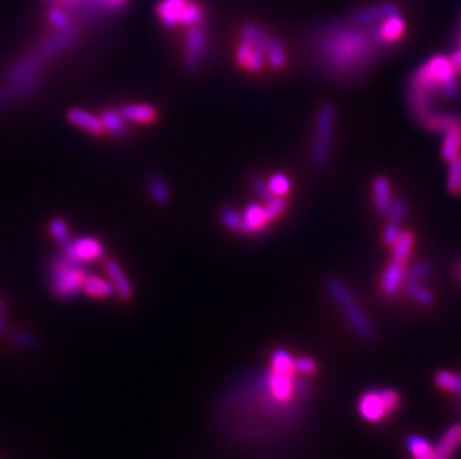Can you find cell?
<instances>
[{
	"instance_id": "obj_14",
	"label": "cell",
	"mask_w": 461,
	"mask_h": 459,
	"mask_svg": "<svg viewBox=\"0 0 461 459\" xmlns=\"http://www.w3.org/2000/svg\"><path fill=\"white\" fill-rule=\"evenodd\" d=\"M373 202L376 211L382 215H387L391 203H393V194H391V185L388 182V179L384 176H378L373 180Z\"/></svg>"
},
{
	"instance_id": "obj_21",
	"label": "cell",
	"mask_w": 461,
	"mask_h": 459,
	"mask_svg": "<svg viewBox=\"0 0 461 459\" xmlns=\"http://www.w3.org/2000/svg\"><path fill=\"white\" fill-rule=\"evenodd\" d=\"M424 127L430 132L435 133H445L446 130H450L451 127L457 124H461V117L457 114H439V112H433L428 115L424 121Z\"/></svg>"
},
{
	"instance_id": "obj_29",
	"label": "cell",
	"mask_w": 461,
	"mask_h": 459,
	"mask_svg": "<svg viewBox=\"0 0 461 459\" xmlns=\"http://www.w3.org/2000/svg\"><path fill=\"white\" fill-rule=\"evenodd\" d=\"M266 57H268L271 66L275 67V69H281L285 64L284 47H283L281 42H279L273 36H269L268 47H266Z\"/></svg>"
},
{
	"instance_id": "obj_36",
	"label": "cell",
	"mask_w": 461,
	"mask_h": 459,
	"mask_svg": "<svg viewBox=\"0 0 461 459\" xmlns=\"http://www.w3.org/2000/svg\"><path fill=\"white\" fill-rule=\"evenodd\" d=\"M50 231L52 234V238L57 240L62 246H64L66 243L71 242V234H69V228L67 224L60 219V218H54L50 222Z\"/></svg>"
},
{
	"instance_id": "obj_32",
	"label": "cell",
	"mask_w": 461,
	"mask_h": 459,
	"mask_svg": "<svg viewBox=\"0 0 461 459\" xmlns=\"http://www.w3.org/2000/svg\"><path fill=\"white\" fill-rule=\"evenodd\" d=\"M446 187L454 196L461 194V154L450 161L448 178H446Z\"/></svg>"
},
{
	"instance_id": "obj_17",
	"label": "cell",
	"mask_w": 461,
	"mask_h": 459,
	"mask_svg": "<svg viewBox=\"0 0 461 459\" xmlns=\"http://www.w3.org/2000/svg\"><path fill=\"white\" fill-rule=\"evenodd\" d=\"M461 152V124L454 125L443 133L440 154L445 161H453Z\"/></svg>"
},
{
	"instance_id": "obj_9",
	"label": "cell",
	"mask_w": 461,
	"mask_h": 459,
	"mask_svg": "<svg viewBox=\"0 0 461 459\" xmlns=\"http://www.w3.org/2000/svg\"><path fill=\"white\" fill-rule=\"evenodd\" d=\"M394 13H399V8L396 5H391V4L376 5L355 12L351 17V23L357 27H365L369 24L380 23L391 16H394Z\"/></svg>"
},
{
	"instance_id": "obj_48",
	"label": "cell",
	"mask_w": 461,
	"mask_h": 459,
	"mask_svg": "<svg viewBox=\"0 0 461 459\" xmlns=\"http://www.w3.org/2000/svg\"><path fill=\"white\" fill-rule=\"evenodd\" d=\"M450 62L453 64V69L455 71V74H460L461 72V47H458L453 55L450 57Z\"/></svg>"
},
{
	"instance_id": "obj_22",
	"label": "cell",
	"mask_w": 461,
	"mask_h": 459,
	"mask_svg": "<svg viewBox=\"0 0 461 459\" xmlns=\"http://www.w3.org/2000/svg\"><path fill=\"white\" fill-rule=\"evenodd\" d=\"M82 291L87 292L89 296L96 297V298H105V297H110L115 294V286L102 279L99 276H87L86 281H84L82 285Z\"/></svg>"
},
{
	"instance_id": "obj_24",
	"label": "cell",
	"mask_w": 461,
	"mask_h": 459,
	"mask_svg": "<svg viewBox=\"0 0 461 459\" xmlns=\"http://www.w3.org/2000/svg\"><path fill=\"white\" fill-rule=\"evenodd\" d=\"M393 248V260L399 261L402 264H406L411 252H412V248H414V236L411 231H402L399 239L394 242V245L391 246Z\"/></svg>"
},
{
	"instance_id": "obj_34",
	"label": "cell",
	"mask_w": 461,
	"mask_h": 459,
	"mask_svg": "<svg viewBox=\"0 0 461 459\" xmlns=\"http://www.w3.org/2000/svg\"><path fill=\"white\" fill-rule=\"evenodd\" d=\"M268 187L271 190V192L273 194L275 197H284L290 192L291 188V182L287 175L284 173H275L273 176H271V179L268 180Z\"/></svg>"
},
{
	"instance_id": "obj_30",
	"label": "cell",
	"mask_w": 461,
	"mask_h": 459,
	"mask_svg": "<svg viewBox=\"0 0 461 459\" xmlns=\"http://www.w3.org/2000/svg\"><path fill=\"white\" fill-rule=\"evenodd\" d=\"M435 382L443 391L461 394V374H455L451 371H439L435 376Z\"/></svg>"
},
{
	"instance_id": "obj_49",
	"label": "cell",
	"mask_w": 461,
	"mask_h": 459,
	"mask_svg": "<svg viewBox=\"0 0 461 459\" xmlns=\"http://www.w3.org/2000/svg\"><path fill=\"white\" fill-rule=\"evenodd\" d=\"M54 2H60V4H64L66 6H69L71 9L76 11V9H81L82 8V0H54Z\"/></svg>"
},
{
	"instance_id": "obj_40",
	"label": "cell",
	"mask_w": 461,
	"mask_h": 459,
	"mask_svg": "<svg viewBox=\"0 0 461 459\" xmlns=\"http://www.w3.org/2000/svg\"><path fill=\"white\" fill-rule=\"evenodd\" d=\"M221 221L229 230L241 231L242 228V215L237 214L234 209L226 207L221 211Z\"/></svg>"
},
{
	"instance_id": "obj_1",
	"label": "cell",
	"mask_w": 461,
	"mask_h": 459,
	"mask_svg": "<svg viewBox=\"0 0 461 459\" xmlns=\"http://www.w3.org/2000/svg\"><path fill=\"white\" fill-rule=\"evenodd\" d=\"M376 47L372 30L351 25H331L317 42V51L333 72H358L375 60Z\"/></svg>"
},
{
	"instance_id": "obj_2",
	"label": "cell",
	"mask_w": 461,
	"mask_h": 459,
	"mask_svg": "<svg viewBox=\"0 0 461 459\" xmlns=\"http://www.w3.org/2000/svg\"><path fill=\"white\" fill-rule=\"evenodd\" d=\"M87 273L84 262L66 255H57L50 264L48 282L54 296L60 300H72L82 291Z\"/></svg>"
},
{
	"instance_id": "obj_45",
	"label": "cell",
	"mask_w": 461,
	"mask_h": 459,
	"mask_svg": "<svg viewBox=\"0 0 461 459\" xmlns=\"http://www.w3.org/2000/svg\"><path fill=\"white\" fill-rule=\"evenodd\" d=\"M251 185H253L254 191L258 194L260 199L266 203L269 200H272L275 196L271 192L269 187H268V182L266 180H263L260 176H253V179H251Z\"/></svg>"
},
{
	"instance_id": "obj_37",
	"label": "cell",
	"mask_w": 461,
	"mask_h": 459,
	"mask_svg": "<svg viewBox=\"0 0 461 459\" xmlns=\"http://www.w3.org/2000/svg\"><path fill=\"white\" fill-rule=\"evenodd\" d=\"M127 0H82V8H86L89 12H94L97 9H118Z\"/></svg>"
},
{
	"instance_id": "obj_12",
	"label": "cell",
	"mask_w": 461,
	"mask_h": 459,
	"mask_svg": "<svg viewBox=\"0 0 461 459\" xmlns=\"http://www.w3.org/2000/svg\"><path fill=\"white\" fill-rule=\"evenodd\" d=\"M461 444V425L455 424L445 431L435 446L436 459H450Z\"/></svg>"
},
{
	"instance_id": "obj_10",
	"label": "cell",
	"mask_w": 461,
	"mask_h": 459,
	"mask_svg": "<svg viewBox=\"0 0 461 459\" xmlns=\"http://www.w3.org/2000/svg\"><path fill=\"white\" fill-rule=\"evenodd\" d=\"M295 374H284L273 371L269 374L268 386L272 397L279 402H287L292 398L295 393Z\"/></svg>"
},
{
	"instance_id": "obj_5",
	"label": "cell",
	"mask_w": 461,
	"mask_h": 459,
	"mask_svg": "<svg viewBox=\"0 0 461 459\" xmlns=\"http://www.w3.org/2000/svg\"><path fill=\"white\" fill-rule=\"evenodd\" d=\"M334 122H336V112H334V108L329 103L321 106L317 114L315 136L311 149V161L315 167H318V169L329 161Z\"/></svg>"
},
{
	"instance_id": "obj_19",
	"label": "cell",
	"mask_w": 461,
	"mask_h": 459,
	"mask_svg": "<svg viewBox=\"0 0 461 459\" xmlns=\"http://www.w3.org/2000/svg\"><path fill=\"white\" fill-rule=\"evenodd\" d=\"M187 0H163L157 5V16L160 17L163 25L173 27L179 23V16L183 12Z\"/></svg>"
},
{
	"instance_id": "obj_41",
	"label": "cell",
	"mask_w": 461,
	"mask_h": 459,
	"mask_svg": "<svg viewBox=\"0 0 461 459\" xmlns=\"http://www.w3.org/2000/svg\"><path fill=\"white\" fill-rule=\"evenodd\" d=\"M48 18L59 30H71V25H72L71 18H69L62 9L51 8L48 11Z\"/></svg>"
},
{
	"instance_id": "obj_50",
	"label": "cell",
	"mask_w": 461,
	"mask_h": 459,
	"mask_svg": "<svg viewBox=\"0 0 461 459\" xmlns=\"http://www.w3.org/2000/svg\"><path fill=\"white\" fill-rule=\"evenodd\" d=\"M6 331V324L0 319V332H5Z\"/></svg>"
},
{
	"instance_id": "obj_51",
	"label": "cell",
	"mask_w": 461,
	"mask_h": 459,
	"mask_svg": "<svg viewBox=\"0 0 461 459\" xmlns=\"http://www.w3.org/2000/svg\"><path fill=\"white\" fill-rule=\"evenodd\" d=\"M460 47H461V36H460Z\"/></svg>"
},
{
	"instance_id": "obj_25",
	"label": "cell",
	"mask_w": 461,
	"mask_h": 459,
	"mask_svg": "<svg viewBox=\"0 0 461 459\" xmlns=\"http://www.w3.org/2000/svg\"><path fill=\"white\" fill-rule=\"evenodd\" d=\"M40 66V60L38 57H29L23 62H20L18 64L13 66L9 72V79L11 81H20V79H25L29 76H33L38 69Z\"/></svg>"
},
{
	"instance_id": "obj_4",
	"label": "cell",
	"mask_w": 461,
	"mask_h": 459,
	"mask_svg": "<svg viewBox=\"0 0 461 459\" xmlns=\"http://www.w3.org/2000/svg\"><path fill=\"white\" fill-rule=\"evenodd\" d=\"M400 406V395L391 388L372 389L358 400V413L363 419L376 424L393 414Z\"/></svg>"
},
{
	"instance_id": "obj_46",
	"label": "cell",
	"mask_w": 461,
	"mask_h": 459,
	"mask_svg": "<svg viewBox=\"0 0 461 459\" xmlns=\"http://www.w3.org/2000/svg\"><path fill=\"white\" fill-rule=\"evenodd\" d=\"M254 45H251L249 42L246 40H242L239 47H237V51H236V60L237 63H239L244 69H246L248 66V62L251 59V55H253V51H254Z\"/></svg>"
},
{
	"instance_id": "obj_31",
	"label": "cell",
	"mask_w": 461,
	"mask_h": 459,
	"mask_svg": "<svg viewBox=\"0 0 461 459\" xmlns=\"http://www.w3.org/2000/svg\"><path fill=\"white\" fill-rule=\"evenodd\" d=\"M431 276V267L426 262H416L412 264L411 267L404 269V277L403 282L404 284H420L421 281L427 279V277Z\"/></svg>"
},
{
	"instance_id": "obj_11",
	"label": "cell",
	"mask_w": 461,
	"mask_h": 459,
	"mask_svg": "<svg viewBox=\"0 0 461 459\" xmlns=\"http://www.w3.org/2000/svg\"><path fill=\"white\" fill-rule=\"evenodd\" d=\"M269 221L264 214V207L258 203H251L245 207L242 214V228L241 231L246 234H256L266 228Z\"/></svg>"
},
{
	"instance_id": "obj_27",
	"label": "cell",
	"mask_w": 461,
	"mask_h": 459,
	"mask_svg": "<svg viewBox=\"0 0 461 459\" xmlns=\"http://www.w3.org/2000/svg\"><path fill=\"white\" fill-rule=\"evenodd\" d=\"M272 370L284 374H295V358H292L285 349H276L272 354Z\"/></svg>"
},
{
	"instance_id": "obj_28",
	"label": "cell",
	"mask_w": 461,
	"mask_h": 459,
	"mask_svg": "<svg viewBox=\"0 0 461 459\" xmlns=\"http://www.w3.org/2000/svg\"><path fill=\"white\" fill-rule=\"evenodd\" d=\"M101 120H102L105 130L114 133V134L121 136L125 133V130H127V127H125L124 117L121 115V112H117V110H110V109L105 110Z\"/></svg>"
},
{
	"instance_id": "obj_52",
	"label": "cell",
	"mask_w": 461,
	"mask_h": 459,
	"mask_svg": "<svg viewBox=\"0 0 461 459\" xmlns=\"http://www.w3.org/2000/svg\"><path fill=\"white\" fill-rule=\"evenodd\" d=\"M435 459H436V458H435Z\"/></svg>"
},
{
	"instance_id": "obj_26",
	"label": "cell",
	"mask_w": 461,
	"mask_h": 459,
	"mask_svg": "<svg viewBox=\"0 0 461 459\" xmlns=\"http://www.w3.org/2000/svg\"><path fill=\"white\" fill-rule=\"evenodd\" d=\"M242 40H246L251 45H254L256 48L266 51L269 35L264 33L256 24L248 23L242 27Z\"/></svg>"
},
{
	"instance_id": "obj_38",
	"label": "cell",
	"mask_w": 461,
	"mask_h": 459,
	"mask_svg": "<svg viewBox=\"0 0 461 459\" xmlns=\"http://www.w3.org/2000/svg\"><path fill=\"white\" fill-rule=\"evenodd\" d=\"M264 207V214H266V218L269 222L276 219L279 215H281L285 209H287V200L284 197H273L272 200L266 202Z\"/></svg>"
},
{
	"instance_id": "obj_35",
	"label": "cell",
	"mask_w": 461,
	"mask_h": 459,
	"mask_svg": "<svg viewBox=\"0 0 461 459\" xmlns=\"http://www.w3.org/2000/svg\"><path fill=\"white\" fill-rule=\"evenodd\" d=\"M406 291L408 294L421 306H431L435 303V296H433V292L420 284H406Z\"/></svg>"
},
{
	"instance_id": "obj_42",
	"label": "cell",
	"mask_w": 461,
	"mask_h": 459,
	"mask_svg": "<svg viewBox=\"0 0 461 459\" xmlns=\"http://www.w3.org/2000/svg\"><path fill=\"white\" fill-rule=\"evenodd\" d=\"M318 368L317 361L309 356H299L295 358V371L299 374H314Z\"/></svg>"
},
{
	"instance_id": "obj_8",
	"label": "cell",
	"mask_w": 461,
	"mask_h": 459,
	"mask_svg": "<svg viewBox=\"0 0 461 459\" xmlns=\"http://www.w3.org/2000/svg\"><path fill=\"white\" fill-rule=\"evenodd\" d=\"M375 40L378 42V45L385 44H393V42L399 40L404 33V20L394 13L385 20L381 21V25H376V29L372 30Z\"/></svg>"
},
{
	"instance_id": "obj_39",
	"label": "cell",
	"mask_w": 461,
	"mask_h": 459,
	"mask_svg": "<svg viewBox=\"0 0 461 459\" xmlns=\"http://www.w3.org/2000/svg\"><path fill=\"white\" fill-rule=\"evenodd\" d=\"M149 190L152 197L156 199L159 203H166L169 199V190H167L164 180L159 176H152L149 179Z\"/></svg>"
},
{
	"instance_id": "obj_13",
	"label": "cell",
	"mask_w": 461,
	"mask_h": 459,
	"mask_svg": "<svg viewBox=\"0 0 461 459\" xmlns=\"http://www.w3.org/2000/svg\"><path fill=\"white\" fill-rule=\"evenodd\" d=\"M403 277H404V264L391 260L384 272L382 282H381V289L384 294L388 297L397 294L403 284Z\"/></svg>"
},
{
	"instance_id": "obj_18",
	"label": "cell",
	"mask_w": 461,
	"mask_h": 459,
	"mask_svg": "<svg viewBox=\"0 0 461 459\" xmlns=\"http://www.w3.org/2000/svg\"><path fill=\"white\" fill-rule=\"evenodd\" d=\"M74 40H75V33L72 30H60L57 35L51 36L40 45L39 48L40 57L42 59L52 57V55L57 54V51H60L62 48L71 45Z\"/></svg>"
},
{
	"instance_id": "obj_15",
	"label": "cell",
	"mask_w": 461,
	"mask_h": 459,
	"mask_svg": "<svg viewBox=\"0 0 461 459\" xmlns=\"http://www.w3.org/2000/svg\"><path fill=\"white\" fill-rule=\"evenodd\" d=\"M105 270H106L108 276L110 277V281H113V285L115 286V291L120 296V298L129 300L132 297V286H130L127 276L124 274V272L118 266V262H115L114 260H106Z\"/></svg>"
},
{
	"instance_id": "obj_23",
	"label": "cell",
	"mask_w": 461,
	"mask_h": 459,
	"mask_svg": "<svg viewBox=\"0 0 461 459\" xmlns=\"http://www.w3.org/2000/svg\"><path fill=\"white\" fill-rule=\"evenodd\" d=\"M406 448L414 459H435V446L423 436L411 434L406 437Z\"/></svg>"
},
{
	"instance_id": "obj_44",
	"label": "cell",
	"mask_w": 461,
	"mask_h": 459,
	"mask_svg": "<svg viewBox=\"0 0 461 459\" xmlns=\"http://www.w3.org/2000/svg\"><path fill=\"white\" fill-rule=\"evenodd\" d=\"M387 216L389 218V221H393V222H397V224H400V222L404 219V216H406V204H404V202L402 199L393 200V203H391V207H389V211H388Z\"/></svg>"
},
{
	"instance_id": "obj_43",
	"label": "cell",
	"mask_w": 461,
	"mask_h": 459,
	"mask_svg": "<svg viewBox=\"0 0 461 459\" xmlns=\"http://www.w3.org/2000/svg\"><path fill=\"white\" fill-rule=\"evenodd\" d=\"M11 337L18 346L24 347V349H36V347L39 346L36 337L32 336V334H29V332L16 331V332L11 334Z\"/></svg>"
},
{
	"instance_id": "obj_6",
	"label": "cell",
	"mask_w": 461,
	"mask_h": 459,
	"mask_svg": "<svg viewBox=\"0 0 461 459\" xmlns=\"http://www.w3.org/2000/svg\"><path fill=\"white\" fill-rule=\"evenodd\" d=\"M64 255L79 262L101 260L105 257V248L94 238H82L71 240L63 246Z\"/></svg>"
},
{
	"instance_id": "obj_3",
	"label": "cell",
	"mask_w": 461,
	"mask_h": 459,
	"mask_svg": "<svg viewBox=\"0 0 461 459\" xmlns=\"http://www.w3.org/2000/svg\"><path fill=\"white\" fill-rule=\"evenodd\" d=\"M326 289L333 301L339 306V309L345 313L349 325L358 334L363 340H370L373 337V327L369 318L363 312L360 304L353 297L351 291L346 288L343 282L336 277H329L326 281Z\"/></svg>"
},
{
	"instance_id": "obj_7",
	"label": "cell",
	"mask_w": 461,
	"mask_h": 459,
	"mask_svg": "<svg viewBox=\"0 0 461 459\" xmlns=\"http://www.w3.org/2000/svg\"><path fill=\"white\" fill-rule=\"evenodd\" d=\"M207 37L202 23L190 27L187 33V48H186V64L190 71H195L200 66V60L206 51Z\"/></svg>"
},
{
	"instance_id": "obj_20",
	"label": "cell",
	"mask_w": 461,
	"mask_h": 459,
	"mask_svg": "<svg viewBox=\"0 0 461 459\" xmlns=\"http://www.w3.org/2000/svg\"><path fill=\"white\" fill-rule=\"evenodd\" d=\"M121 115L124 120L133 122H152L157 118V110L149 105H124L121 108Z\"/></svg>"
},
{
	"instance_id": "obj_47",
	"label": "cell",
	"mask_w": 461,
	"mask_h": 459,
	"mask_svg": "<svg viewBox=\"0 0 461 459\" xmlns=\"http://www.w3.org/2000/svg\"><path fill=\"white\" fill-rule=\"evenodd\" d=\"M400 233H402L400 224H397V222L389 221V224L384 230V243L391 248V246L394 245V242L399 239Z\"/></svg>"
},
{
	"instance_id": "obj_16",
	"label": "cell",
	"mask_w": 461,
	"mask_h": 459,
	"mask_svg": "<svg viewBox=\"0 0 461 459\" xmlns=\"http://www.w3.org/2000/svg\"><path fill=\"white\" fill-rule=\"evenodd\" d=\"M67 118L72 124L78 125V127L87 130L90 133H94V134L105 133V127L102 124V120L99 117H96V115L87 112V110H84V109L69 110Z\"/></svg>"
},
{
	"instance_id": "obj_33",
	"label": "cell",
	"mask_w": 461,
	"mask_h": 459,
	"mask_svg": "<svg viewBox=\"0 0 461 459\" xmlns=\"http://www.w3.org/2000/svg\"><path fill=\"white\" fill-rule=\"evenodd\" d=\"M202 18H203L202 8L195 2H187L179 16V24L191 27L194 24L202 23Z\"/></svg>"
}]
</instances>
